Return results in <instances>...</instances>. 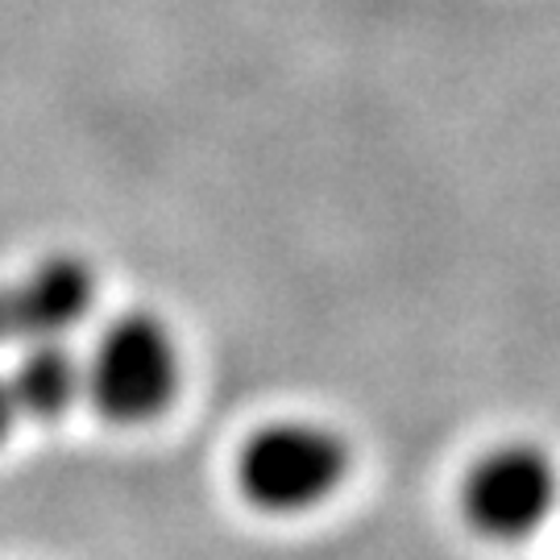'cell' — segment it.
Wrapping results in <instances>:
<instances>
[{"label":"cell","mask_w":560,"mask_h":560,"mask_svg":"<svg viewBox=\"0 0 560 560\" xmlns=\"http://www.w3.org/2000/svg\"><path fill=\"white\" fill-rule=\"evenodd\" d=\"M18 402H13V390H9V378L0 374V444L9 441V432L18 428Z\"/></svg>","instance_id":"obj_6"},{"label":"cell","mask_w":560,"mask_h":560,"mask_svg":"<svg viewBox=\"0 0 560 560\" xmlns=\"http://www.w3.org/2000/svg\"><path fill=\"white\" fill-rule=\"evenodd\" d=\"M179 340L159 312H117L101 324L92 349L83 353V402L120 428L162 420L166 407L179 399Z\"/></svg>","instance_id":"obj_1"},{"label":"cell","mask_w":560,"mask_h":560,"mask_svg":"<svg viewBox=\"0 0 560 560\" xmlns=\"http://www.w3.org/2000/svg\"><path fill=\"white\" fill-rule=\"evenodd\" d=\"M101 275L83 254H46L25 275L0 282V349L67 340L92 320Z\"/></svg>","instance_id":"obj_4"},{"label":"cell","mask_w":560,"mask_h":560,"mask_svg":"<svg viewBox=\"0 0 560 560\" xmlns=\"http://www.w3.org/2000/svg\"><path fill=\"white\" fill-rule=\"evenodd\" d=\"M353 453L337 428L320 420H270L237 448V494L270 520H300L337 494Z\"/></svg>","instance_id":"obj_2"},{"label":"cell","mask_w":560,"mask_h":560,"mask_svg":"<svg viewBox=\"0 0 560 560\" xmlns=\"http://www.w3.org/2000/svg\"><path fill=\"white\" fill-rule=\"evenodd\" d=\"M457 502L474 536L523 544L560 511V465L532 441L490 444L465 469Z\"/></svg>","instance_id":"obj_3"},{"label":"cell","mask_w":560,"mask_h":560,"mask_svg":"<svg viewBox=\"0 0 560 560\" xmlns=\"http://www.w3.org/2000/svg\"><path fill=\"white\" fill-rule=\"evenodd\" d=\"M4 378L21 420L55 423L83 402V353H75L67 340H38L18 349V361Z\"/></svg>","instance_id":"obj_5"}]
</instances>
